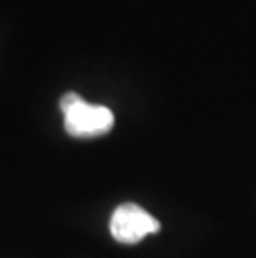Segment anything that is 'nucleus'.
<instances>
[{
  "instance_id": "2",
  "label": "nucleus",
  "mask_w": 256,
  "mask_h": 258,
  "mask_svg": "<svg viewBox=\"0 0 256 258\" xmlns=\"http://www.w3.org/2000/svg\"><path fill=\"white\" fill-rule=\"evenodd\" d=\"M160 222L137 203H123L112 215L110 233L120 243H138L160 230Z\"/></svg>"
},
{
  "instance_id": "1",
  "label": "nucleus",
  "mask_w": 256,
  "mask_h": 258,
  "mask_svg": "<svg viewBox=\"0 0 256 258\" xmlns=\"http://www.w3.org/2000/svg\"><path fill=\"white\" fill-rule=\"evenodd\" d=\"M60 110L63 113L67 134L77 139H94L105 135L115 123V117L110 108L85 102L78 93L73 92L65 93L62 97Z\"/></svg>"
}]
</instances>
